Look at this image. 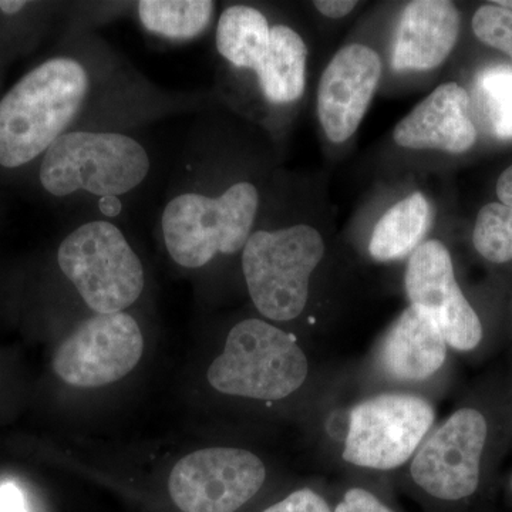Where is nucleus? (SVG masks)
I'll return each mask as SVG.
<instances>
[{"label":"nucleus","instance_id":"obj_1","mask_svg":"<svg viewBox=\"0 0 512 512\" xmlns=\"http://www.w3.org/2000/svg\"><path fill=\"white\" fill-rule=\"evenodd\" d=\"M92 80L72 57L25 74L0 101V165L18 168L45 154L83 110Z\"/></svg>","mask_w":512,"mask_h":512},{"label":"nucleus","instance_id":"obj_2","mask_svg":"<svg viewBox=\"0 0 512 512\" xmlns=\"http://www.w3.org/2000/svg\"><path fill=\"white\" fill-rule=\"evenodd\" d=\"M150 167L146 148L127 134L67 131L43 156L40 183L55 197H119L140 187Z\"/></svg>","mask_w":512,"mask_h":512},{"label":"nucleus","instance_id":"obj_3","mask_svg":"<svg viewBox=\"0 0 512 512\" xmlns=\"http://www.w3.org/2000/svg\"><path fill=\"white\" fill-rule=\"evenodd\" d=\"M258 205V190L251 183L231 185L217 197L177 195L161 217L168 254L188 269L202 268L220 254H237L252 235Z\"/></svg>","mask_w":512,"mask_h":512},{"label":"nucleus","instance_id":"obj_4","mask_svg":"<svg viewBox=\"0 0 512 512\" xmlns=\"http://www.w3.org/2000/svg\"><path fill=\"white\" fill-rule=\"evenodd\" d=\"M308 370V359L291 335L264 320L247 319L231 329L207 377L229 396L279 400L305 383Z\"/></svg>","mask_w":512,"mask_h":512},{"label":"nucleus","instance_id":"obj_5","mask_svg":"<svg viewBox=\"0 0 512 512\" xmlns=\"http://www.w3.org/2000/svg\"><path fill=\"white\" fill-rule=\"evenodd\" d=\"M323 254V239L309 225L254 232L242 249V271L256 309L276 322L298 318Z\"/></svg>","mask_w":512,"mask_h":512},{"label":"nucleus","instance_id":"obj_6","mask_svg":"<svg viewBox=\"0 0 512 512\" xmlns=\"http://www.w3.org/2000/svg\"><path fill=\"white\" fill-rule=\"evenodd\" d=\"M57 262L97 315L126 311L146 285L140 258L109 221L86 222L74 229L60 244Z\"/></svg>","mask_w":512,"mask_h":512},{"label":"nucleus","instance_id":"obj_7","mask_svg":"<svg viewBox=\"0 0 512 512\" xmlns=\"http://www.w3.org/2000/svg\"><path fill=\"white\" fill-rule=\"evenodd\" d=\"M434 410L426 400L383 394L350 413L343 458L357 467L393 470L410 460L429 433Z\"/></svg>","mask_w":512,"mask_h":512},{"label":"nucleus","instance_id":"obj_8","mask_svg":"<svg viewBox=\"0 0 512 512\" xmlns=\"http://www.w3.org/2000/svg\"><path fill=\"white\" fill-rule=\"evenodd\" d=\"M264 463L241 448H205L178 461L168 480L183 512H235L265 483Z\"/></svg>","mask_w":512,"mask_h":512},{"label":"nucleus","instance_id":"obj_9","mask_svg":"<svg viewBox=\"0 0 512 512\" xmlns=\"http://www.w3.org/2000/svg\"><path fill=\"white\" fill-rule=\"evenodd\" d=\"M143 352V333L130 315H96L64 340L53 369L64 383L92 389L123 379L138 365Z\"/></svg>","mask_w":512,"mask_h":512},{"label":"nucleus","instance_id":"obj_10","mask_svg":"<svg viewBox=\"0 0 512 512\" xmlns=\"http://www.w3.org/2000/svg\"><path fill=\"white\" fill-rule=\"evenodd\" d=\"M487 434V421L476 409L451 414L414 457V483L439 500L458 501L476 493Z\"/></svg>","mask_w":512,"mask_h":512},{"label":"nucleus","instance_id":"obj_11","mask_svg":"<svg viewBox=\"0 0 512 512\" xmlns=\"http://www.w3.org/2000/svg\"><path fill=\"white\" fill-rule=\"evenodd\" d=\"M406 291L413 308L439 328L451 348L468 352L483 339V326L454 275L453 261L440 241L421 244L410 256Z\"/></svg>","mask_w":512,"mask_h":512},{"label":"nucleus","instance_id":"obj_12","mask_svg":"<svg viewBox=\"0 0 512 512\" xmlns=\"http://www.w3.org/2000/svg\"><path fill=\"white\" fill-rule=\"evenodd\" d=\"M382 63L375 50L350 45L336 53L320 79L318 116L333 143L352 137L379 84Z\"/></svg>","mask_w":512,"mask_h":512},{"label":"nucleus","instance_id":"obj_13","mask_svg":"<svg viewBox=\"0 0 512 512\" xmlns=\"http://www.w3.org/2000/svg\"><path fill=\"white\" fill-rule=\"evenodd\" d=\"M471 100L456 83L441 84L394 128L400 147L436 148L451 154L466 153L477 140L470 116Z\"/></svg>","mask_w":512,"mask_h":512},{"label":"nucleus","instance_id":"obj_14","mask_svg":"<svg viewBox=\"0 0 512 512\" xmlns=\"http://www.w3.org/2000/svg\"><path fill=\"white\" fill-rule=\"evenodd\" d=\"M460 32V15L447 0H416L404 8L393 49L396 70H430L450 55Z\"/></svg>","mask_w":512,"mask_h":512},{"label":"nucleus","instance_id":"obj_15","mask_svg":"<svg viewBox=\"0 0 512 512\" xmlns=\"http://www.w3.org/2000/svg\"><path fill=\"white\" fill-rule=\"evenodd\" d=\"M446 356L447 343L439 328L413 306L390 328L380 352L384 370L404 382L429 379Z\"/></svg>","mask_w":512,"mask_h":512},{"label":"nucleus","instance_id":"obj_16","mask_svg":"<svg viewBox=\"0 0 512 512\" xmlns=\"http://www.w3.org/2000/svg\"><path fill=\"white\" fill-rule=\"evenodd\" d=\"M308 49L302 37L288 26L271 28L264 59L256 67L259 86L266 99L286 104L302 96L306 83Z\"/></svg>","mask_w":512,"mask_h":512},{"label":"nucleus","instance_id":"obj_17","mask_svg":"<svg viewBox=\"0 0 512 512\" xmlns=\"http://www.w3.org/2000/svg\"><path fill=\"white\" fill-rule=\"evenodd\" d=\"M430 220L429 201L421 192H414L397 202L377 222L370 239V255L376 261L387 262L413 254L420 247Z\"/></svg>","mask_w":512,"mask_h":512},{"label":"nucleus","instance_id":"obj_18","mask_svg":"<svg viewBox=\"0 0 512 512\" xmlns=\"http://www.w3.org/2000/svg\"><path fill=\"white\" fill-rule=\"evenodd\" d=\"M269 37L268 19L258 9L237 5L221 13L215 42L227 62L255 72L268 50Z\"/></svg>","mask_w":512,"mask_h":512},{"label":"nucleus","instance_id":"obj_19","mask_svg":"<svg viewBox=\"0 0 512 512\" xmlns=\"http://www.w3.org/2000/svg\"><path fill=\"white\" fill-rule=\"evenodd\" d=\"M215 3L210 0H141L138 19L147 32L170 40H191L210 26Z\"/></svg>","mask_w":512,"mask_h":512},{"label":"nucleus","instance_id":"obj_20","mask_svg":"<svg viewBox=\"0 0 512 512\" xmlns=\"http://www.w3.org/2000/svg\"><path fill=\"white\" fill-rule=\"evenodd\" d=\"M474 103L483 124L495 137L512 138V66H490L478 74Z\"/></svg>","mask_w":512,"mask_h":512},{"label":"nucleus","instance_id":"obj_21","mask_svg":"<svg viewBox=\"0 0 512 512\" xmlns=\"http://www.w3.org/2000/svg\"><path fill=\"white\" fill-rule=\"evenodd\" d=\"M478 254L494 264L512 259V207L491 202L478 212L473 234Z\"/></svg>","mask_w":512,"mask_h":512},{"label":"nucleus","instance_id":"obj_22","mask_svg":"<svg viewBox=\"0 0 512 512\" xmlns=\"http://www.w3.org/2000/svg\"><path fill=\"white\" fill-rule=\"evenodd\" d=\"M473 30L485 45L501 50L512 59V9L504 6H481L473 18Z\"/></svg>","mask_w":512,"mask_h":512},{"label":"nucleus","instance_id":"obj_23","mask_svg":"<svg viewBox=\"0 0 512 512\" xmlns=\"http://www.w3.org/2000/svg\"><path fill=\"white\" fill-rule=\"evenodd\" d=\"M264 512H330L328 503L309 488L295 491Z\"/></svg>","mask_w":512,"mask_h":512},{"label":"nucleus","instance_id":"obj_24","mask_svg":"<svg viewBox=\"0 0 512 512\" xmlns=\"http://www.w3.org/2000/svg\"><path fill=\"white\" fill-rule=\"evenodd\" d=\"M335 512H394L384 505L376 495L363 488H352L340 501Z\"/></svg>","mask_w":512,"mask_h":512},{"label":"nucleus","instance_id":"obj_25","mask_svg":"<svg viewBox=\"0 0 512 512\" xmlns=\"http://www.w3.org/2000/svg\"><path fill=\"white\" fill-rule=\"evenodd\" d=\"M0 512H26L25 500L16 485H0Z\"/></svg>","mask_w":512,"mask_h":512},{"label":"nucleus","instance_id":"obj_26","mask_svg":"<svg viewBox=\"0 0 512 512\" xmlns=\"http://www.w3.org/2000/svg\"><path fill=\"white\" fill-rule=\"evenodd\" d=\"M357 2L352 0H319L315 2L316 9L328 18L339 19L349 15L356 8Z\"/></svg>","mask_w":512,"mask_h":512},{"label":"nucleus","instance_id":"obj_27","mask_svg":"<svg viewBox=\"0 0 512 512\" xmlns=\"http://www.w3.org/2000/svg\"><path fill=\"white\" fill-rule=\"evenodd\" d=\"M497 195L503 204L512 207V165L501 174L497 183Z\"/></svg>","mask_w":512,"mask_h":512},{"label":"nucleus","instance_id":"obj_28","mask_svg":"<svg viewBox=\"0 0 512 512\" xmlns=\"http://www.w3.org/2000/svg\"><path fill=\"white\" fill-rule=\"evenodd\" d=\"M26 2H13V0H0V10L6 15H15L20 10L25 9Z\"/></svg>","mask_w":512,"mask_h":512},{"label":"nucleus","instance_id":"obj_29","mask_svg":"<svg viewBox=\"0 0 512 512\" xmlns=\"http://www.w3.org/2000/svg\"><path fill=\"white\" fill-rule=\"evenodd\" d=\"M495 5L504 6V8L512 9V0H500V2H494Z\"/></svg>","mask_w":512,"mask_h":512},{"label":"nucleus","instance_id":"obj_30","mask_svg":"<svg viewBox=\"0 0 512 512\" xmlns=\"http://www.w3.org/2000/svg\"><path fill=\"white\" fill-rule=\"evenodd\" d=\"M511 487H512V480H511Z\"/></svg>","mask_w":512,"mask_h":512}]
</instances>
